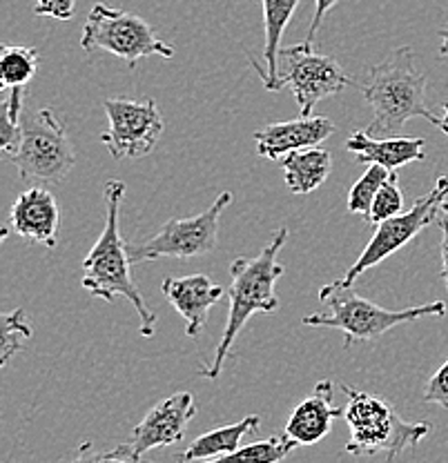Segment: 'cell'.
I'll return each mask as SVG.
<instances>
[{"label":"cell","mask_w":448,"mask_h":463,"mask_svg":"<svg viewBox=\"0 0 448 463\" xmlns=\"http://www.w3.org/2000/svg\"><path fill=\"white\" fill-rule=\"evenodd\" d=\"M286 185L292 194L306 196L324 185L332 172V156L326 147H306L291 152L281 161Z\"/></svg>","instance_id":"19"},{"label":"cell","mask_w":448,"mask_h":463,"mask_svg":"<svg viewBox=\"0 0 448 463\" xmlns=\"http://www.w3.org/2000/svg\"><path fill=\"white\" fill-rule=\"evenodd\" d=\"M76 0H33V14L56 21H70L74 16Z\"/></svg>","instance_id":"28"},{"label":"cell","mask_w":448,"mask_h":463,"mask_svg":"<svg viewBox=\"0 0 448 463\" xmlns=\"http://www.w3.org/2000/svg\"><path fill=\"white\" fill-rule=\"evenodd\" d=\"M9 161L18 167L23 181L62 183L74 167V147L67 137L65 125L50 108L32 112L23 120L18 147L9 154Z\"/></svg>","instance_id":"7"},{"label":"cell","mask_w":448,"mask_h":463,"mask_svg":"<svg viewBox=\"0 0 448 463\" xmlns=\"http://www.w3.org/2000/svg\"><path fill=\"white\" fill-rule=\"evenodd\" d=\"M301 0H262L263 5V27H266V45H263V58L268 62V70H262L257 62L250 58V65L262 76L263 87L268 91H279V54H281V36L291 23L292 14Z\"/></svg>","instance_id":"18"},{"label":"cell","mask_w":448,"mask_h":463,"mask_svg":"<svg viewBox=\"0 0 448 463\" xmlns=\"http://www.w3.org/2000/svg\"><path fill=\"white\" fill-rule=\"evenodd\" d=\"M27 339H32V326L27 323L25 310H14L0 317V365H7Z\"/></svg>","instance_id":"25"},{"label":"cell","mask_w":448,"mask_h":463,"mask_svg":"<svg viewBox=\"0 0 448 463\" xmlns=\"http://www.w3.org/2000/svg\"><path fill=\"white\" fill-rule=\"evenodd\" d=\"M7 96L3 100V116H0V147L3 152L12 154L18 147L23 134V100H25V87L5 90Z\"/></svg>","instance_id":"24"},{"label":"cell","mask_w":448,"mask_h":463,"mask_svg":"<svg viewBox=\"0 0 448 463\" xmlns=\"http://www.w3.org/2000/svg\"><path fill=\"white\" fill-rule=\"evenodd\" d=\"M440 129H442V132H444L446 137H448V100H446V103H444V118H442V125H440Z\"/></svg>","instance_id":"34"},{"label":"cell","mask_w":448,"mask_h":463,"mask_svg":"<svg viewBox=\"0 0 448 463\" xmlns=\"http://www.w3.org/2000/svg\"><path fill=\"white\" fill-rule=\"evenodd\" d=\"M125 196L123 181H108L103 185L105 199V228L100 232L99 241L90 250L88 257L83 259V286L91 297L103 298L105 303H114L117 297H125L134 307H137L138 318H141L143 339H149L154 335L157 326V315L148 307L146 298L138 292L137 283L132 279V260L128 254V243L120 236L119 214L120 203Z\"/></svg>","instance_id":"1"},{"label":"cell","mask_w":448,"mask_h":463,"mask_svg":"<svg viewBox=\"0 0 448 463\" xmlns=\"http://www.w3.org/2000/svg\"><path fill=\"white\" fill-rule=\"evenodd\" d=\"M259 423H262V419H259L257 414H253V417L241 419L239 423L212 428V430L204 432L201 437H196L187 450L181 452L179 461L199 463V461H208V459H216V457L230 455V452L239 450L245 434L259 430Z\"/></svg>","instance_id":"20"},{"label":"cell","mask_w":448,"mask_h":463,"mask_svg":"<svg viewBox=\"0 0 448 463\" xmlns=\"http://www.w3.org/2000/svg\"><path fill=\"white\" fill-rule=\"evenodd\" d=\"M195 414L196 402L192 392H175L172 397L163 399L149 410L146 419L132 430L129 441L114 448L112 457H117L120 461L137 463L154 448L179 443Z\"/></svg>","instance_id":"12"},{"label":"cell","mask_w":448,"mask_h":463,"mask_svg":"<svg viewBox=\"0 0 448 463\" xmlns=\"http://www.w3.org/2000/svg\"><path fill=\"white\" fill-rule=\"evenodd\" d=\"M12 228L27 243L45 245L47 250H54L59 245V205L54 194L45 187H30L18 199L14 201Z\"/></svg>","instance_id":"14"},{"label":"cell","mask_w":448,"mask_h":463,"mask_svg":"<svg viewBox=\"0 0 448 463\" xmlns=\"http://www.w3.org/2000/svg\"><path fill=\"white\" fill-rule=\"evenodd\" d=\"M161 292L166 294L167 303L187 321L186 335L190 339H196L204 332L210 307L216 306L224 297V288L205 277V274L163 279Z\"/></svg>","instance_id":"15"},{"label":"cell","mask_w":448,"mask_h":463,"mask_svg":"<svg viewBox=\"0 0 448 463\" xmlns=\"http://www.w3.org/2000/svg\"><path fill=\"white\" fill-rule=\"evenodd\" d=\"M426 141L424 138H379L370 132L355 129L346 141V149L366 165H382L390 172H397L399 167L415 161H426Z\"/></svg>","instance_id":"17"},{"label":"cell","mask_w":448,"mask_h":463,"mask_svg":"<svg viewBox=\"0 0 448 463\" xmlns=\"http://www.w3.org/2000/svg\"><path fill=\"white\" fill-rule=\"evenodd\" d=\"M319 301L326 303L329 315H308L301 318L308 327H332L344 335V345L350 347L361 341H377L393 327L419 321L424 317H444L446 303L433 301L406 310H386L377 303L364 298L353 283L332 281L319 289Z\"/></svg>","instance_id":"4"},{"label":"cell","mask_w":448,"mask_h":463,"mask_svg":"<svg viewBox=\"0 0 448 463\" xmlns=\"http://www.w3.org/2000/svg\"><path fill=\"white\" fill-rule=\"evenodd\" d=\"M295 448H299L288 434H277V437L263 439V441L250 443V446H241L239 450L230 452L225 457H216V459L199 461V463H279L286 459ZM112 455V452H110ZM112 463H132V461H120L112 457ZM141 463V461H137Z\"/></svg>","instance_id":"21"},{"label":"cell","mask_w":448,"mask_h":463,"mask_svg":"<svg viewBox=\"0 0 448 463\" xmlns=\"http://www.w3.org/2000/svg\"><path fill=\"white\" fill-rule=\"evenodd\" d=\"M402 210H404V194H402V187H399V176L397 172H390L386 183L379 187L377 196H375L373 212H370L368 223L370 225L382 223V221L402 214Z\"/></svg>","instance_id":"26"},{"label":"cell","mask_w":448,"mask_h":463,"mask_svg":"<svg viewBox=\"0 0 448 463\" xmlns=\"http://www.w3.org/2000/svg\"><path fill=\"white\" fill-rule=\"evenodd\" d=\"M103 108L108 114L110 129L100 134V143L108 147L112 158L125 161V158H141L154 152L166 125L152 99H110L105 100Z\"/></svg>","instance_id":"11"},{"label":"cell","mask_w":448,"mask_h":463,"mask_svg":"<svg viewBox=\"0 0 448 463\" xmlns=\"http://www.w3.org/2000/svg\"><path fill=\"white\" fill-rule=\"evenodd\" d=\"M424 402L437 403L440 408L448 410V361L428 379L426 390H424Z\"/></svg>","instance_id":"27"},{"label":"cell","mask_w":448,"mask_h":463,"mask_svg":"<svg viewBox=\"0 0 448 463\" xmlns=\"http://www.w3.org/2000/svg\"><path fill=\"white\" fill-rule=\"evenodd\" d=\"M361 94L373 108V123L368 132L373 137H386L397 132L411 118H426L440 128L442 118L426 103V76L419 71L415 52L411 47H397L379 65L370 67Z\"/></svg>","instance_id":"3"},{"label":"cell","mask_w":448,"mask_h":463,"mask_svg":"<svg viewBox=\"0 0 448 463\" xmlns=\"http://www.w3.org/2000/svg\"><path fill=\"white\" fill-rule=\"evenodd\" d=\"M70 463H112V455L110 452H96L94 443L83 441Z\"/></svg>","instance_id":"30"},{"label":"cell","mask_w":448,"mask_h":463,"mask_svg":"<svg viewBox=\"0 0 448 463\" xmlns=\"http://www.w3.org/2000/svg\"><path fill=\"white\" fill-rule=\"evenodd\" d=\"M440 56L442 58H448V27L446 29H440Z\"/></svg>","instance_id":"32"},{"label":"cell","mask_w":448,"mask_h":463,"mask_svg":"<svg viewBox=\"0 0 448 463\" xmlns=\"http://www.w3.org/2000/svg\"><path fill=\"white\" fill-rule=\"evenodd\" d=\"M288 241V230L274 232L272 241L257 254V257H239L230 263V306L228 321L221 332L219 345L214 350V359L208 368H201L205 379H216L228 361L230 350L237 341L239 332L248 323V318L257 312H274L279 307V298L274 286L283 277L286 268L277 257Z\"/></svg>","instance_id":"2"},{"label":"cell","mask_w":448,"mask_h":463,"mask_svg":"<svg viewBox=\"0 0 448 463\" xmlns=\"http://www.w3.org/2000/svg\"><path fill=\"white\" fill-rule=\"evenodd\" d=\"M437 225H440L442 230V279H444L448 289V214H442L440 219H437Z\"/></svg>","instance_id":"31"},{"label":"cell","mask_w":448,"mask_h":463,"mask_svg":"<svg viewBox=\"0 0 448 463\" xmlns=\"http://www.w3.org/2000/svg\"><path fill=\"white\" fill-rule=\"evenodd\" d=\"M357 85L332 56L312 50L310 43L286 47L279 54V87L295 94L301 116H312L317 103Z\"/></svg>","instance_id":"9"},{"label":"cell","mask_w":448,"mask_h":463,"mask_svg":"<svg viewBox=\"0 0 448 463\" xmlns=\"http://www.w3.org/2000/svg\"><path fill=\"white\" fill-rule=\"evenodd\" d=\"M335 385L330 379L319 381L308 399H303L286 421V434L297 446H315L332 430V421L344 417V410L332 405Z\"/></svg>","instance_id":"16"},{"label":"cell","mask_w":448,"mask_h":463,"mask_svg":"<svg viewBox=\"0 0 448 463\" xmlns=\"http://www.w3.org/2000/svg\"><path fill=\"white\" fill-rule=\"evenodd\" d=\"M442 214H448V178L444 181V194H442Z\"/></svg>","instance_id":"33"},{"label":"cell","mask_w":448,"mask_h":463,"mask_svg":"<svg viewBox=\"0 0 448 463\" xmlns=\"http://www.w3.org/2000/svg\"><path fill=\"white\" fill-rule=\"evenodd\" d=\"M444 181L446 176L437 178L435 187H433L426 196H422L408 212H402V214L393 216V219H386L382 221V223L373 225L375 232L373 236H370L368 245H366L364 252L359 254V259L350 265L348 272H346V277L341 279V281L355 283L366 269L377 268L382 260L393 257V254L399 252L404 245L411 243L424 228H428L431 223H437V219H440L437 214L442 212Z\"/></svg>","instance_id":"10"},{"label":"cell","mask_w":448,"mask_h":463,"mask_svg":"<svg viewBox=\"0 0 448 463\" xmlns=\"http://www.w3.org/2000/svg\"><path fill=\"white\" fill-rule=\"evenodd\" d=\"M337 3H339V0H315V14H312V23H310V29H308L306 43L315 45L317 32H319V27H321V23H324L326 14H329Z\"/></svg>","instance_id":"29"},{"label":"cell","mask_w":448,"mask_h":463,"mask_svg":"<svg viewBox=\"0 0 448 463\" xmlns=\"http://www.w3.org/2000/svg\"><path fill=\"white\" fill-rule=\"evenodd\" d=\"M335 132V123L326 116H299L286 123H270L253 134L259 156L268 161H281L291 152L317 147L329 141Z\"/></svg>","instance_id":"13"},{"label":"cell","mask_w":448,"mask_h":463,"mask_svg":"<svg viewBox=\"0 0 448 463\" xmlns=\"http://www.w3.org/2000/svg\"><path fill=\"white\" fill-rule=\"evenodd\" d=\"M390 176V170L382 165H368V170L361 174V178L350 187L348 192V205L350 214L364 216L366 221H370V212H373V203L375 196H377L379 187L386 183V178Z\"/></svg>","instance_id":"23"},{"label":"cell","mask_w":448,"mask_h":463,"mask_svg":"<svg viewBox=\"0 0 448 463\" xmlns=\"http://www.w3.org/2000/svg\"><path fill=\"white\" fill-rule=\"evenodd\" d=\"M346 392L344 419L350 428V439L346 452L353 457L384 455L386 463H393L406 448H415L433 426L426 421L411 423L397 414V410L386 399L370 392L341 385Z\"/></svg>","instance_id":"5"},{"label":"cell","mask_w":448,"mask_h":463,"mask_svg":"<svg viewBox=\"0 0 448 463\" xmlns=\"http://www.w3.org/2000/svg\"><path fill=\"white\" fill-rule=\"evenodd\" d=\"M81 47L85 52L103 50L123 61H128L129 70L137 67L141 58L163 56L172 58L175 50L167 45L146 18L137 14L123 12V9L108 7L99 3L91 7L88 21L81 33Z\"/></svg>","instance_id":"6"},{"label":"cell","mask_w":448,"mask_h":463,"mask_svg":"<svg viewBox=\"0 0 448 463\" xmlns=\"http://www.w3.org/2000/svg\"><path fill=\"white\" fill-rule=\"evenodd\" d=\"M41 56L33 47L25 45H3L0 50V85L3 90L27 87L36 76Z\"/></svg>","instance_id":"22"},{"label":"cell","mask_w":448,"mask_h":463,"mask_svg":"<svg viewBox=\"0 0 448 463\" xmlns=\"http://www.w3.org/2000/svg\"><path fill=\"white\" fill-rule=\"evenodd\" d=\"M233 192H221L205 212L190 219H172L146 243L128 245L132 265L157 259H192L210 254L216 248L219 221L225 207L233 203Z\"/></svg>","instance_id":"8"}]
</instances>
